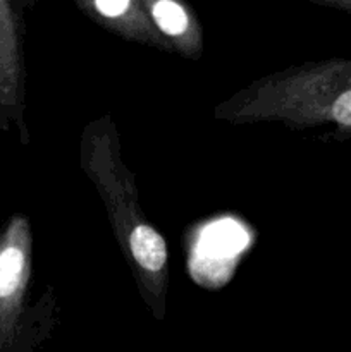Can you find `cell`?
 <instances>
[{
    "label": "cell",
    "instance_id": "obj_1",
    "mask_svg": "<svg viewBox=\"0 0 351 352\" xmlns=\"http://www.w3.org/2000/svg\"><path fill=\"white\" fill-rule=\"evenodd\" d=\"M79 162L105 205L117 244L136 278L141 298L151 315L162 320L169 284L167 244L141 210L134 177L123 160L119 134L110 116L85 127Z\"/></svg>",
    "mask_w": 351,
    "mask_h": 352
},
{
    "label": "cell",
    "instance_id": "obj_2",
    "mask_svg": "<svg viewBox=\"0 0 351 352\" xmlns=\"http://www.w3.org/2000/svg\"><path fill=\"white\" fill-rule=\"evenodd\" d=\"M231 124L279 122L296 131L330 127L322 140H351V58L306 62L268 74L215 107Z\"/></svg>",
    "mask_w": 351,
    "mask_h": 352
},
{
    "label": "cell",
    "instance_id": "obj_3",
    "mask_svg": "<svg viewBox=\"0 0 351 352\" xmlns=\"http://www.w3.org/2000/svg\"><path fill=\"white\" fill-rule=\"evenodd\" d=\"M33 267V232L28 217L16 213L0 232V352H23L21 320Z\"/></svg>",
    "mask_w": 351,
    "mask_h": 352
},
{
    "label": "cell",
    "instance_id": "obj_4",
    "mask_svg": "<svg viewBox=\"0 0 351 352\" xmlns=\"http://www.w3.org/2000/svg\"><path fill=\"white\" fill-rule=\"evenodd\" d=\"M24 17L21 3L0 0V129L19 127L28 141L24 124Z\"/></svg>",
    "mask_w": 351,
    "mask_h": 352
},
{
    "label": "cell",
    "instance_id": "obj_5",
    "mask_svg": "<svg viewBox=\"0 0 351 352\" xmlns=\"http://www.w3.org/2000/svg\"><path fill=\"white\" fill-rule=\"evenodd\" d=\"M76 6L98 26L126 40L165 50L145 0H78Z\"/></svg>",
    "mask_w": 351,
    "mask_h": 352
},
{
    "label": "cell",
    "instance_id": "obj_6",
    "mask_svg": "<svg viewBox=\"0 0 351 352\" xmlns=\"http://www.w3.org/2000/svg\"><path fill=\"white\" fill-rule=\"evenodd\" d=\"M145 6L165 50L186 58H198L202 55V26L186 3L178 0H145Z\"/></svg>",
    "mask_w": 351,
    "mask_h": 352
},
{
    "label": "cell",
    "instance_id": "obj_7",
    "mask_svg": "<svg viewBox=\"0 0 351 352\" xmlns=\"http://www.w3.org/2000/svg\"><path fill=\"white\" fill-rule=\"evenodd\" d=\"M313 2L323 7H330V9L351 12V0H313Z\"/></svg>",
    "mask_w": 351,
    "mask_h": 352
}]
</instances>
